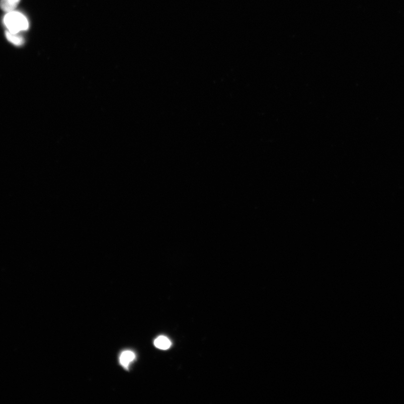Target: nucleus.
<instances>
[{"label": "nucleus", "mask_w": 404, "mask_h": 404, "mask_svg": "<svg viewBox=\"0 0 404 404\" xmlns=\"http://www.w3.org/2000/svg\"><path fill=\"white\" fill-rule=\"evenodd\" d=\"M3 21L8 31L13 34H18L29 28L27 18L19 12L12 11L7 12L4 17Z\"/></svg>", "instance_id": "1"}, {"label": "nucleus", "mask_w": 404, "mask_h": 404, "mask_svg": "<svg viewBox=\"0 0 404 404\" xmlns=\"http://www.w3.org/2000/svg\"><path fill=\"white\" fill-rule=\"evenodd\" d=\"M20 1V0H1L0 7L4 11L11 12L14 11Z\"/></svg>", "instance_id": "2"}, {"label": "nucleus", "mask_w": 404, "mask_h": 404, "mask_svg": "<svg viewBox=\"0 0 404 404\" xmlns=\"http://www.w3.org/2000/svg\"><path fill=\"white\" fill-rule=\"evenodd\" d=\"M154 344L158 348L162 350H167L170 348L171 342L166 337L162 336L156 338Z\"/></svg>", "instance_id": "3"}, {"label": "nucleus", "mask_w": 404, "mask_h": 404, "mask_svg": "<svg viewBox=\"0 0 404 404\" xmlns=\"http://www.w3.org/2000/svg\"><path fill=\"white\" fill-rule=\"evenodd\" d=\"M135 359V354L132 351H124L120 356V363L125 368H128L129 364Z\"/></svg>", "instance_id": "4"}, {"label": "nucleus", "mask_w": 404, "mask_h": 404, "mask_svg": "<svg viewBox=\"0 0 404 404\" xmlns=\"http://www.w3.org/2000/svg\"><path fill=\"white\" fill-rule=\"evenodd\" d=\"M6 37L8 41L16 46L22 45L24 42L23 37L17 35V34L11 33L9 31L6 32Z\"/></svg>", "instance_id": "5"}]
</instances>
